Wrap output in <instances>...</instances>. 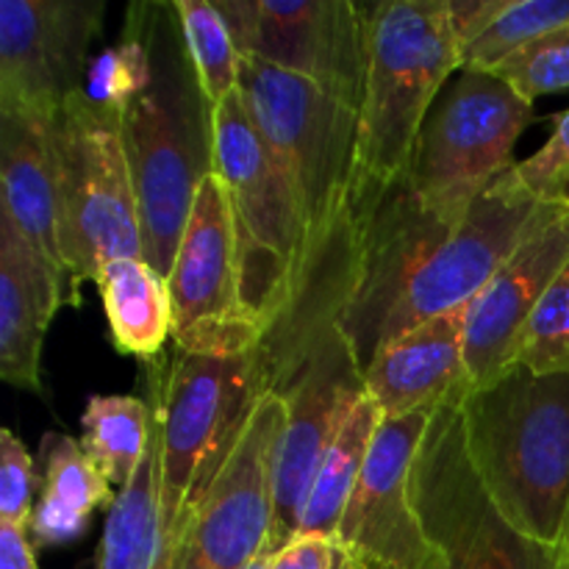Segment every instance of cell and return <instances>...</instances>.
Returning a JSON list of instances; mask_svg holds the SVG:
<instances>
[{"label":"cell","mask_w":569,"mask_h":569,"mask_svg":"<svg viewBox=\"0 0 569 569\" xmlns=\"http://www.w3.org/2000/svg\"><path fill=\"white\" fill-rule=\"evenodd\" d=\"M150 78L120 117L142 220V256L170 276L192 203L214 172V106L203 94L172 3H139Z\"/></svg>","instance_id":"obj_1"},{"label":"cell","mask_w":569,"mask_h":569,"mask_svg":"<svg viewBox=\"0 0 569 569\" xmlns=\"http://www.w3.org/2000/svg\"><path fill=\"white\" fill-rule=\"evenodd\" d=\"M467 453L500 515L565 548L569 520V372L515 365L459 400Z\"/></svg>","instance_id":"obj_2"},{"label":"cell","mask_w":569,"mask_h":569,"mask_svg":"<svg viewBox=\"0 0 569 569\" xmlns=\"http://www.w3.org/2000/svg\"><path fill=\"white\" fill-rule=\"evenodd\" d=\"M367 78L350 203H370L409 178L422 126L450 72L461 70L448 0L361 3Z\"/></svg>","instance_id":"obj_3"},{"label":"cell","mask_w":569,"mask_h":569,"mask_svg":"<svg viewBox=\"0 0 569 569\" xmlns=\"http://www.w3.org/2000/svg\"><path fill=\"white\" fill-rule=\"evenodd\" d=\"M148 367L159 509L172 553L267 395V378L259 348L242 356H194L176 348Z\"/></svg>","instance_id":"obj_4"},{"label":"cell","mask_w":569,"mask_h":569,"mask_svg":"<svg viewBox=\"0 0 569 569\" xmlns=\"http://www.w3.org/2000/svg\"><path fill=\"white\" fill-rule=\"evenodd\" d=\"M214 172L237 231L239 278L248 309L272 322L292 303L309 261V228L292 183L250 117L242 89L214 106Z\"/></svg>","instance_id":"obj_5"},{"label":"cell","mask_w":569,"mask_h":569,"mask_svg":"<svg viewBox=\"0 0 569 569\" xmlns=\"http://www.w3.org/2000/svg\"><path fill=\"white\" fill-rule=\"evenodd\" d=\"M239 89L298 194L311 259L350 211L359 161V109L295 72L250 56H242Z\"/></svg>","instance_id":"obj_6"},{"label":"cell","mask_w":569,"mask_h":569,"mask_svg":"<svg viewBox=\"0 0 569 569\" xmlns=\"http://www.w3.org/2000/svg\"><path fill=\"white\" fill-rule=\"evenodd\" d=\"M59 237L72 300L114 259H144L142 220L120 117L76 92L53 114Z\"/></svg>","instance_id":"obj_7"},{"label":"cell","mask_w":569,"mask_h":569,"mask_svg":"<svg viewBox=\"0 0 569 569\" xmlns=\"http://www.w3.org/2000/svg\"><path fill=\"white\" fill-rule=\"evenodd\" d=\"M411 500L445 569H569L567 548L526 537L492 503L456 400L433 411L411 465Z\"/></svg>","instance_id":"obj_8"},{"label":"cell","mask_w":569,"mask_h":569,"mask_svg":"<svg viewBox=\"0 0 569 569\" xmlns=\"http://www.w3.org/2000/svg\"><path fill=\"white\" fill-rule=\"evenodd\" d=\"M533 122V103L492 72L461 70L422 126L409 183L431 209L465 214L503 178L517 139Z\"/></svg>","instance_id":"obj_9"},{"label":"cell","mask_w":569,"mask_h":569,"mask_svg":"<svg viewBox=\"0 0 569 569\" xmlns=\"http://www.w3.org/2000/svg\"><path fill=\"white\" fill-rule=\"evenodd\" d=\"M167 289L172 342L183 353L242 356L253 353L264 339V322L244 303L237 231L217 172L200 183Z\"/></svg>","instance_id":"obj_10"},{"label":"cell","mask_w":569,"mask_h":569,"mask_svg":"<svg viewBox=\"0 0 569 569\" xmlns=\"http://www.w3.org/2000/svg\"><path fill=\"white\" fill-rule=\"evenodd\" d=\"M239 56L317 83L359 109L367 78L365 6L350 0H226Z\"/></svg>","instance_id":"obj_11"},{"label":"cell","mask_w":569,"mask_h":569,"mask_svg":"<svg viewBox=\"0 0 569 569\" xmlns=\"http://www.w3.org/2000/svg\"><path fill=\"white\" fill-rule=\"evenodd\" d=\"M553 206V200L533 198L511 172L498 178L420 267L389 322L383 345L433 317L467 309L515 250L548 220Z\"/></svg>","instance_id":"obj_12"},{"label":"cell","mask_w":569,"mask_h":569,"mask_svg":"<svg viewBox=\"0 0 569 569\" xmlns=\"http://www.w3.org/2000/svg\"><path fill=\"white\" fill-rule=\"evenodd\" d=\"M287 403L267 392L237 450L170 553V569H250L267 556L272 526V465Z\"/></svg>","instance_id":"obj_13"},{"label":"cell","mask_w":569,"mask_h":569,"mask_svg":"<svg viewBox=\"0 0 569 569\" xmlns=\"http://www.w3.org/2000/svg\"><path fill=\"white\" fill-rule=\"evenodd\" d=\"M433 411H415L378 426L333 537L348 569H445L411 500V465Z\"/></svg>","instance_id":"obj_14"},{"label":"cell","mask_w":569,"mask_h":569,"mask_svg":"<svg viewBox=\"0 0 569 569\" xmlns=\"http://www.w3.org/2000/svg\"><path fill=\"white\" fill-rule=\"evenodd\" d=\"M103 0H0V111L53 117L81 92Z\"/></svg>","instance_id":"obj_15"},{"label":"cell","mask_w":569,"mask_h":569,"mask_svg":"<svg viewBox=\"0 0 569 569\" xmlns=\"http://www.w3.org/2000/svg\"><path fill=\"white\" fill-rule=\"evenodd\" d=\"M567 261L569 209L556 203L548 220L515 250L467 309L465 361L472 387H483L517 365L522 331Z\"/></svg>","instance_id":"obj_16"},{"label":"cell","mask_w":569,"mask_h":569,"mask_svg":"<svg viewBox=\"0 0 569 569\" xmlns=\"http://www.w3.org/2000/svg\"><path fill=\"white\" fill-rule=\"evenodd\" d=\"M470 309V306H467ZM467 309L411 328L378 350L365 367V389L383 420L459 403L472 389L465 361Z\"/></svg>","instance_id":"obj_17"},{"label":"cell","mask_w":569,"mask_h":569,"mask_svg":"<svg viewBox=\"0 0 569 569\" xmlns=\"http://www.w3.org/2000/svg\"><path fill=\"white\" fill-rule=\"evenodd\" d=\"M64 303V272L0 214V378L9 387L42 392L44 337Z\"/></svg>","instance_id":"obj_18"},{"label":"cell","mask_w":569,"mask_h":569,"mask_svg":"<svg viewBox=\"0 0 569 569\" xmlns=\"http://www.w3.org/2000/svg\"><path fill=\"white\" fill-rule=\"evenodd\" d=\"M50 122L53 117L0 111V214L70 281L59 237V192Z\"/></svg>","instance_id":"obj_19"},{"label":"cell","mask_w":569,"mask_h":569,"mask_svg":"<svg viewBox=\"0 0 569 569\" xmlns=\"http://www.w3.org/2000/svg\"><path fill=\"white\" fill-rule=\"evenodd\" d=\"M94 283L117 353L133 356L144 365L159 359L167 339H172L167 278H161L144 259H114L100 267Z\"/></svg>","instance_id":"obj_20"},{"label":"cell","mask_w":569,"mask_h":569,"mask_svg":"<svg viewBox=\"0 0 569 569\" xmlns=\"http://www.w3.org/2000/svg\"><path fill=\"white\" fill-rule=\"evenodd\" d=\"M381 422V411L367 392L350 406L315 472L298 537H322L333 542Z\"/></svg>","instance_id":"obj_21"},{"label":"cell","mask_w":569,"mask_h":569,"mask_svg":"<svg viewBox=\"0 0 569 569\" xmlns=\"http://www.w3.org/2000/svg\"><path fill=\"white\" fill-rule=\"evenodd\" d=\"M94 569H170L159 509L156 442L126 489L117 492L106 515Z\"/></svg>","instance_id":"obj_22"},{"label":"cell","mask_w":569,"mask_h":569,"mask_svg":"<svg viewBox=\"0 0 569 569\" xmlns=\"http://www.w3.org/2000/svg\"><path fill=\"white\" fill-rule=\"evenodd\" d=\"M81 448L120 492L153 448V409L133 395H92L81 417Z\"/></svg>","instance_id":"obj_23"},{"label":"cell","mask_w":569,"mask_h":569,"mask_svg":"<svg viewBox=\"0 0 569 569\" xmlns=\"http://www.w3.org/2000/svg\"><path fill=\"white\" fill-rule=\"evenodd\" d=\"M178 20H181L183 39H187L189 59L203 94L211 106L222 103L239 89L242 56L231 37L220 6L209 0H176Z\"/></svg>","instance_id":"obj_24"},{"label":"cell","mask_w":569,"mask_h":569,"mask_svg":"<svg viewBox=\"0 0 569 569\" xmlns=\"http://www.w3.org/2000/svg\"><path fill=\"white\" fill-rule=\"evenodd\" d=\"M150 78V48L144 37L142 14L139 6L128 9V22L122 28V37L114 48H106L92 59L83 81V94L98 109L111 111L122 117V111L131 106L144 89Z\"/></svg>","instance_id":"obj_25"},{"label":"cell","mask_w":569,"mask_h":569,"mask_svg":"<svg viewBox=\"0 0 569 569\" xmlns=\"http://www.w3.org/2000/svg\"><path fill=\"white\" fill-rule=\"evenodd\" d=\"M569 26V0H509L503 14L461 53V70L489 72L533 39Z\"/></svg>","instance_id":"obj_26"},{"label":"cell","mask_w":569,"mask_h":569,"mask_svg":"<svg viewBox=\"0 0 569 569\" xmlns=\"http://www.w3.org/2000/svg\"><path fill=\"white\" fill-rule=\"evenodd\" d=\"M42 461H44V489L59 503L70 506L72 511L83 517H92L94 509L117 500V489L103 478V472L94 467V461L83 453L81 442L64 433H48L42 439Z\"/></svg>","instance_id":"obj_27"},{"label":"cell","mask_w":569,"mask_h":569,"mask_svg":"<svg viewBox=\"0 0 569 569\" xmlns=\"http://www.w3.org/2000/svg\"><path fill=\"white\" fill-rule=\"evenodd\" d=\"M489 72L509 83L528 103H537L545 94L565 92L569 89V26L533 39Z\"/></svg>","instance_id":"obj_28"},{"label":"cell","mask_w":569,"mask_h":569,"mask_svg":"<svg viewBox=\"0 0 569 569\" xmlns=\"http://www.w3.org/2000/svg\"><path fill=\"white\" fill-rule=\"evenodd\" d=\"M517 365L533 372H569V261L522 331Z\"/></svg>","instance_id":"obj_29"},{"label":"cell","mask_w":569,"mask_h":569,"mask_svg":"<svg viewBox=\"0 0 569 569\" xmlns=\"http://www.w3.org/2000/svg\"><path fill=\"white\" fill-rule=\"evenodd\" d=\"M37 472L22 439L11 428L0 431V522L26 526L33 515Z\"/></svg>","instance_id":"obj_30"},{"label":"cell","mask_w":569,"mask_h":569,"mask_svg":"<svg viewBox=\"0 0 569 569\" xmlns=\"http://www.w3.org/2000/svg\"><path fill=\"white\" fill-rule=\"evenodd\" d=\"M511 178L539 200H553L569 183V109L556 117L548 142L511 167Z\"/></svg>","instance_id":"obj_31"},{"label":"cell","mask_w":569,"mask_h":569,"mask_svg":"<svg viewBox=\"0 0 569 569\" xmlns=\"http://www.w3.org/2000/svg\"><path fill=\"white\" fill-rule=\"evenodd\" d=\"M87 526L89 517L78 515L50 495H39L31 520H28V533L39 548H53V545H70L81 539L87 533Z\"/></svg>","instance_id":"obj_32"},{"label":"cell","mask_w":569,"mask_h":569,"mask_svg":"<svg viewBox=\"0 0 569 569\" xmlns=\"http://www.w3.org/2000/svg\"><path fill=\"white\" fill-rule=\"evenodd\" d=\"M506 6L509 0H448V17L456 44H459V59L476 39H481L492 28Z\"/></svg>","instance_id":"obj_33"},{"label":"cell","mask_w":569,"mask_h":569,"mask_svg":"<svg viewBox=\"0 0 569 569\" xmlns=\"http://www.w3.org/2000/svg\"><path fill=\"white\" fill-rule=\"evenodd\" d=\"M270 569H339V550L331 539L298 537L270 556Z\"/></svg>","instance_id":"obj_34"},{"label":"cell","mask_w":569,"mask_h":569,"mask_svg":"<svg viewBox=\"0 0 569 569\" xmlns=\"http://www.w3.org/2000/svg\"><path fill=\"white\" fill-rule=\"evenodd\" d=\"M0 569H37L31 533L26 526L0 522Z\"/></svg>","instance_id":"obj_35"},{"label":"cell","mask_w":569,"mask_h":569,"mask_svg":"<svg viewBox=\"0 0 569 569\" xmlns=\"http://www.w3.org/2000/svg\"><path fill=\"white\" fill-rule=\"evenodd\" d=\"M556 203H561V206H567V209H569V183H567V187L565 189H561V192L559 194H556Z\"/></svg>","instance_id":"obj_36"},{"label":"cell","mask_w":569,"mask_h":569,"mask_svg":"<svg viewBox=\"0 0 569 569\" xmlns=\"http://www.w3.org/2000/svg\"><path fill=\"white\" fill-rule=\"evenodd\" d=\"M565 548H567V553H569V520H567V537H565Z\"/></svg>","instance_id":"obj_37"},{"label":"cell","mask_w":569,"mask_h":569,"mask_svg":"<svg viewBox=\"0 0 569 569\" xmlns=\"http://www.w3.org/2000/svg\"><path fill=\"white\" fill-rule=\"evenodd\" d=\"M339 569H348V567H345V561H342V556H339Z\"/></svg>","instance_id":"obj_38"}]
</instances>
